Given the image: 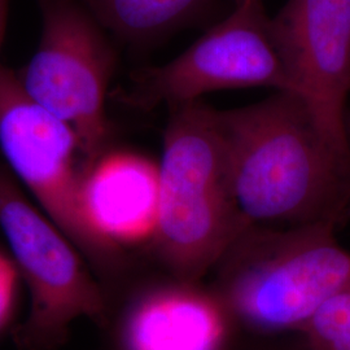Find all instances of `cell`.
Returning a JSON list of instances; mask_svg holds the SVG:
<instances>
[{
	"instance_id": "1",
	"label": "cell",
	"mask_w": 350,
	"mask_h": 350,
	"mask_svg": "<svg viewBox=\"0 0 350 350\" xmlns=\"http://www.w3.org/2000/svg\"><path fill=\"white\" fill-rule=\"evenodd\" d=\"M231 186L250 225L350 221V154L329 140L299 95L275 91L256 104L215 109Z\"/></svg>"
},
{
	"instance_id": "2",
	"label": "cell",
	"mask_w": 350,
	"mask_h": 350,
	"mask_svg": "<svg viewBox=\"0 0 350 350\" xmlns=\"http://www.w3.org/2000/svg\"><path fill=\"white\" fill-rule=\"evenodd\" d=\"M327 225H248L213 271L212 289L238 329L257 338L299 335L350 282V252Z\"/></svg>"
},
{
	"instance_id": "3",
	"label": "cell",
	"mask_w": 350,
	"mask_h": 350,
	"mask_svg": "<svg viewBox=\"0 0 350 350\" xmlns=\"http://www.w3.org/2000/svg\"><path fill=\"white\" fill-rule=\"evenodd\" d=\"M172 109L150 248L172 278L199 283L250 224L234 196L215 109L200 101Z\"/></svg>"
},
{
	"instance_id": "4",
	"label": "cell",
	"mask_w": 350,
	"mask_h": 350,
	"mask_svg": "<svg viewBox=\"0 0 350 350\" xmlns=\"http://www.w3.org/2000/svg\"><path fill=\"white\" fill-rule=\"evenodd\" d=\"M0 228L30 295L29 314L14 335L20 348L57 349L81 318L108 323L105 292L86 258L1 169Z\"/></svg>"
},
{
	"instance_id": "5",
	"label": "cell",
	"mask_w": 350,
	"mask_h": 350,
	"mask_svg": "<svg viewBox=\"0 0 350 350\" xmlns=\"http://www.w3.org/2000/svg\"><path fill=\"white\" fill-rule=\"evenodd\" d=\"M37 50L17 78L27 96L75 131L86 165L105 150L107 94L114 52L104 27L79 0H38Z\"/></svg>"
},
{
	"instance_id": "6",
	"label": "cell",
	"mask_w": 350,
	"mask_h": 350,
	"mask_svg": "<svg viewBox=\"0 0 350 350\" xmlns=\"http://www.w3.org/2000/svg\"><path fill=\"white\" fill-rule=\"evenodd\" d=\"M0 150L14 179L70 239L91 269L118 273L116 260L88 227L81 208L86 161L75 131L31 100L17 73L0 65Z\"/></svg>"
},
{
	"instance_id": "7",
	"label": "cell",
	"mask_w": 350,
	"mask_h": 350,
	"mask_svg": "<svg viewBox=\"0 0 350 350\" xmlns=\"http://www.w3.org/2000/svg\"><path fill=\"white\" fill-rule=\"evenodd\" d=\"M270 88L293 92V85L270 33L262 0H241L169 63L146 70L134 100L170 108L225 90Z\"/></svg>"
},
{
	"instance_id": "8",
	"label": "cell",
	"mask_w": 350,
	"mask_h": 350,
	"mask_svg": "<svg viewBox=\"0 0 350 350\" xmlns=\"http://www.w3.org/2000/svg\"><path fill=\"white\" fill-rule=\"evenodd\" d=\"M270 33L295 94L350 154V0H287L270 18Z\"/></svg>"
},
{
	"instance_id": "9",
	"label": "cell",
	"mask_w": 350,
	"mask_h": 350,
	"mask_svg": "<svg viewBox=\"0 0 350 350\" xmlns=\"http://www.w3.org/2000/svg\"><path fill=\"white\" fill-rule=\"evenodd\" d=\"M81 208L94 235L125 266V252L150 247L160 217L159 163L133 150H104L81 182Z\"/></svg>"
},
{
	"instance_id": "10",
	"label": "cell",
	"mask_w": 350,
	"mask_h": 350,
	"mask_svg": "<svg viewBox=\"0 0 350 350\" xmlns=\"http://www.w3.org/2000/svg\"><path fill=\"white\" fill-rule=\"evenodd\" d=\"M234 323L215 292L172 278L127 302L116 329L117 350H234Z\"/></svg>"
},
{
	"instance_id": "11",
	"label": "cell",
	"mask_w": 350,
	"mask_h": 350,
	"mask_svg": "<svg viewBox=\"0 0 350 350\" xmlns=\"http://www.w3.org/2000/svg\"><path fill=\"white\" fill-rule=\"evenodd\" d=\"M105 30L134 44L198 21L214 0H79Z\"/></svg>"
},
{
	"instance_id": "12",
	"label": "cell",
	"mask_w": 350,
	"mask_h": 350,
	"mask_svg": "<svg viewBox=\"0 0 350 350\" xmlns=\"http://www.w3.org/2000/svg\"><path fill=\"white\" fill-rule=\"evenodd\" d=\"M296 336L305 350H350V282L325 301Z\"/></svg>"
},
{
	"instance_id": "13",
	"label": "cell",
	"mask_w": 350,
	"mask_h": 350,
	"mask_svg": "<svg viewBox=\"0 0 350 350\" xmlns=\"http://www.w3.org/2000/svg\"><path fill=\"white\" fill-rule=\"evenodd\" d=\"M18 275L12 258L0 252V331L7 327L12 318Z\"/></svg>"
},
{
	"instance_id": "14",
	"label": "cell",
	"mask_w": 350,
	"mask_h": 350,
	"mask_svg": "<svg viewBox=\"0 0 350 350\" xmlns=\"http://www.w3.org/2000/svg\"><path fill=\"white\" fill-rule=\"evenodd\" d=\"M8 4H10V0H0V46H1V40L4 37V30H5Z\"/></svg>"
},
{
	"instance_id": "15",
	"label": "cell",
	"mask_w": 350,
	"mask_h": 350,
	"mask_svg": "<svg viewBox=\"0 0 350 350\" xmlns=\"http://www.w3.org/2000/svg\"><path fill=\"white\" fill-rule=\"evenodd\" d=\"M253 350H305L302 348V345L300 344V341L297 342V345L295 348H280V347H275V348H270V347H266V348H261V349H253Z\"/></svg>"
},
{
	"instance_id": "16",
	"label": "cell",
	"mask_w": 350,
	"mask_h": 350,
	"mask_svg": "<svg viewBox=\"0 0 350 350\" xmlns=\"http://www.w3.org/2000/svg\"><path fill=\"white\" fill-rule=\"evenodd\" d=\"M239 1H241V0H234V4H235V3H239Z\"/></svg>"
}]
</instances>
